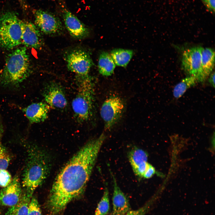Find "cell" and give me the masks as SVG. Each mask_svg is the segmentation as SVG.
I'll use <instances>...</instances> for the list:
<instances>
[{
	"mask_svg": "<svg viewBox=\"0 0 215 215\" xmlns=\"http://www.w3.org/2000/svg\"><path fill=\"white\" fill-rule=\"evenodd\" d=\"M106 137L102 133L88 141L60 171L53 183L48 201L53 214L61 211L83 192Z\"/></svg>",
	"mask_w": 215,
	"mask_h": 215,
	"instance_id": "cell-1",
	"label": "cell"
},
{
	"mask_svg": "<svg viewBox=\"0 0 215 215\" xmlns=\"http://www.w3.org/2000/svg\"><path fill=\"white\" fill-rule=\"evenodd\" d=\"M22 181L26 194L31 197L36 189L42 184L49 174L51 162L48 153L34 148L30 153Z\"/></svg>",
	"mask_w": 215,
	"mask_h": 215,
	"instance_id": "cell-2",
	"label": "cell"
},
{
	"mask_svg": "<svg viewBox=\"0 0 215 215\" xmlns=\"http://www.w3.org/2000/svg\"><path fill=\"white\" fill-rule=\"evenodd\" d=\"M25 47H19L7 56L0 76V84L4 87H17L29 76L30 62Z\"/></svg>",
	"mask_w": 215,
	"mask_h": 215,
	"instance_id": "cell-3",
	"label": "cell"
},
{
	"mask_svg": "<svg viewBox=\"0 0 215 215\" xmlns=\"http://www.w3.org/2000/svg\"><path fill=\"white\" fill-rule=\"evenodd\" d=\"M78 91L72 102V108L77 120L80 123L91 119L95 104L94 84L90 76L76 77Z\"/></svg>",
	"mask_w": 215,
	"mask_h": 215,
	"instance_id": "cell-4",
	"label": "cell"
},
{
	"mask_svg": "<svg viewBox=\"0 0 215 215\" xmlns=\"http://www.w3.org/2000/svg\"><path fill=\"white\" fill-rule=\"evenodd\" d=\"M22 21L12 11H7L0 17V47L10 49L22 43Z\"/></svg>",
	"mask_w": 215,
	"mask_h": 215,
	"instance_id": "cell-5",
	"label": "cell"
},
{
	"mask_svg": "<svg viewBox=\"0 0 215 215\" xmlns=\"http://www.w3.org/2000/svg\"><path fill=\"white\" fill-rule=\"evenodd\" d=\"M65 60L68 69L76 74V77L89 76L93 63L89 53L84 49L77 48L70 51L65 55Z\"/></svg>",
	"mask_w": 215,
	"mask_h": 215,
	"instance_id": "cell-6",
	"label": "cell"
},
{
	"mask_svg": "<svg viewBox=\"0 0 215 215\" xmlns=\"http://www.w3.org/2000/svg\"><path fill=\"white\" fill-rule=\"evenodd\" d=\"M124 108L123 101L118 96L112 95L105 101L101 108L100 115L106 130L111 129L119 120Z\"/></svg>",
	"mask_w": 215,
	"mask_h": 215,
	"instance_id": "cell-7",
	"label": "cell"
},
{
	"mask_svg": "<svg viewBox=\"0 0 215 215\" xmlns=\"http://www.w3.org/2000/svg\"><path fill=\"white\" fill-rule=\"evenodd\" d=\"M202 47H195L184 50L182 54V67L189 76L194 77L198 82L205 81L201 67V56Z\"/></svg>",
	"mask_w": 215,
	"mask_h": 215,
	"instance_id": "cell-8",
	"label": "cell"
},
{
	"mask_svg": "<svg viewBox=\"0 0 215 215\" xmlns=\"http://www.w3.org/2000/svg\"><path fill=\"white\" fill-rule=\"evenodd\" d=\"M35 24L42 33L55 35L62 33L63 27L60 19L52 13L42 10L34 11Z\"/></svg>",
	"mask_w": 215,
	"mask_h": 215,
	"instance_id": "cell-9",
	"label": "cell"
},
{
	"mask_svg": "<svg viewBox=\"0 0 215 215\" xmlns=\"http://www.w3.org/2000/svg\"><path fill=\"white\" fill-rule=\"evenodd\" d=\"M42 94L45 102L50 107L63 109L67 105L64 90L57 82L51 81L46 84Z\"/></svg>",
	"mask_w": 215,
	"mask_h": 215,
	"instance_id": "cell-10",
	"label": "cell"
},
{
	"mask_svg": "<svg viewBox=\"0 0 215 215\" xmlns=\"http://www.w3.org/2000/svg\"><path fill=\"white\" fill-rule=\"evenodd\" d=\"M62 15L65 27L73 37L82 39L89 33L88 28L75 15L66 9H63Z\"/></svg>",
	"mask_w": 215,
	"mask_h": 215,
	"instance_id": "cell-11",
	"label": "cell"
},
{
	"mask_svg": "<svg viewBox=\"0 0 215 215\" xmlns=\"http://www.w3.org/2000/svg\"><path fill=\"white\" fill-rule=\"evenodd\" d=\"M22 42L27 47L40 49L44 42L42 33L35 24L22 21Z\"/></svg>",
	"mask_w": 215,
	"mask_h": 215,
	"instance_id": "cell-12",
	"label": "cell"
},
{
	"mask_svg": "<svg viewBox=\"0 0 215 215\" xmlns=\"http://www.w3.org/2000/svg\"><path fill=\"white\" fill-rule=\"evenodd\" d=\"M22 197V189L18 176L12 179L10 183L0 191V203L11 207L17 204Z\"/></svg>",
	"mask_w": 215,
	"mask_h": 215,
	"instance_id": "cell-13",
	"label": "cell"
},
{
	"mask_svg": "<svg viewBox=\"0 0 215 215\" xmlns=\"http://www.w3.org/2000/svg\"><path fill=\"white\" fill-rule=\"evenodd\" d=\"M128 157L135 174L139 178H143L148 163L147 153L140 148L135 147L129 151Z\"/></svg>",
	"mask_w": 215,
	"mask_h": 215,
	"instance_id": "cell-14",
	"label": "cell"
},
{
	"mask_svg": "<svg viewBox=\"0 0 215 215\" xmlns=\"http://www.w3.org/2000/svg\"><path fill=\"white\" fill-rule=\"evenodd\" d=\"M50 107L45 102L31 104L23 108V111L30 124L43 122L48 117Z\"/></svg>",
	"mask_w": 215,
	"mask_h": 215,
	"instance_id": "cell-15",
	"label": "cell"
},
{
	"mask_svg": "<svg viewBox=\"0 0 215 215\" xmlns=\"http://www.w3.org/2000/svg\"><path fill=\"white\" fill-rule=\"evenodd\" d=\"M111 175L113 184L112 215L123 214L130 210L129 201L118 185L114 176Z\"/></svg>",
	"mask_w": 215,
	"mask_h": 215,
	"instance_id": "cell-16",
	"label": "cell"
},
{
	"mask_svg": "<svg viewBox=\"0 0 215 215\" xmlns=\"http://www.w3.org/2000/svg\"><path fill=\"white\" fill-rule=\"evenodd\" d=\"M215 64V51L210 48H202L201 56V67L203 79L205 81L212 73Z\"/></svg>",
	"mask_w": 215,
	"mask_h": 215,
	"instance_id": "cell-17",
	"label": "cell"
},
{
	"mask_svg": "<svg viewBox=\"0 0 215 215\" xmlns=\"http://www.w3.org/2000/svg\"><path fill=\"white\" fill-rule=\"evenodd\" d=\"M115 66L110 55L108 53L103 52L100 53L98 63V70L100 74L106 76L111 75Z\"/></svg>",
	"mask_w": 215,
	"mask_h": 215,
	"instance_id": "cell-18",
	"label": "cell"
},
{
	"mask_svg": "<svg viewBox=\"0 0 215 215\" xmlns=\"http://www.w3.org/2000/svg\"><path fill=\"white\" fill-rule=\"evenodd\" d=\"M133 54V51L131 50L118 49L113 50L110 55L115 64L126 67Z\"/></svg>",
	"mask_w": 215,
	"mask_h": 215,
	"instance_id": "cell-19",
	"label": "cell"
},
{
	"mask_svg": "<svg viewBox=\"0 0 215 215\" xmlns=\"http://www.w3.org/2000/svg\"><path fill=\"white\" fill-rule=\"evenodd\" d=\"M30 198L26 194L24 195L17 204L10 207L5 215H28Z\"/></svg>",
	"mask_w": 215,
	"mask_h": 215,
	"instance_id": "cell-20",
	"label": "cell"
},
{
	"mask_svg": "<svg viewBox=\"0 0 215 215\" xmlns=\"http://www.w3.org/2000/svg\"><path fill=\"white\" fill-rule=\"evenodd\" d=\"M197 83V80L193 76H188L184 78L174 87L173 90L174 97L176 99L180 98L188 89Z\"/></svg>",
	"mask_w": 215,
	"mask_h": 215,
	"instance_id": "cell-21",
	"label": "cell"
},
{
	"mask_svg": "<svg viewBox=\"0 0 215 215\" xmlns=\"http://www.w3.org/2000/svg\"><path fill=\"white\" fill-rule=\"evenodd\" d=\"M110 210L109 193L108 188L105 187L102 196L99 203L94 215H106Z\"/></svg>",
	"mask_w": 215,
	"mask_h": 215,
	"instance_id": "cell-22",
	"label": "cell"
},
{
	"mask_svg": "<svg viewBox=\"0 0 215 215\" xmlns=\"http://www.w3.org/2000/svg\"><path fill=\"white\" fill-rule=\"evenodd\" d=\"M2 121L0 117V140L3 132ZM10 158L0 143V170L6 169L9 165Z\"/></svg>",
	"mask_w": 215,
	"mask_h": 215,
	"instance_id": "cell-23",
	"label": "cell"
},
{
	"mask_svg": "<svg viewBox=\"0 0 215 215\" xmlns=\"http://www.w3.org/2000/svg\"><path fill=\"white\" fill-rule=\"evenodd\" d=\"M153 199H150L138 209L130 210L125 214L116 215H145L148 211L151 205L153 204Z\"/></svg>",
	"mask_w": 215,
	"mask_h": 215,
	"instance_id": "cell-24",
	"label": "cell"
},
{
	"mask_svg": "<svg viewBox=\"0 0 215 215\" xmlns=\"http://www.w3.org/2000/svg\"><path fill=\"white\" fill-rule=\"evenodd\" d=\"M28 215H42L38 201L34 197L32 198L30 202Z\"/></svg>",
	"mask_w": 215,
	"mask_h": 215,
	"instance_id": "cell-25",
	"label": "cell"
},
{
	"mask_svg": "<svg viewBox=\"0 0 215 215\" xmlns=\"http://www.w3.org/2000/svg\"><path fill=\"white\" fill-rule=\"evenodd\" d=\"M10 173L6 169L0 170V186L4 188L7 186L12 181Z\"/></svg>",
	"mask_w": 215,
	"mask_h": 215,
	"instance_id": "cell-26",
	"label": "cell"
},
{
	"mask_svg": "<svg viewBox=\"0 0 215 215\" xmlns=\"http://www.w3.org/2000/svg\"><path fill=\"white\" fill-rule=\"evenodd\" d=\"M208 12L212 14L215 13V0H201Z\"/></svg>",
	"mask_w": 215,
	"mask_h": 215,
	"instance_id": "cell-27",
	"label": "cell"
},
{
	"mask_svg": "<svg viewBox=\"0 0 215 215\" xmlns=\"http://www.w3.org/2000/svg\"><path fill=\"white\" fill-rule=\"evenodd\" d=\"M156 171L155 168L151 165L148 163L146 170L143 175V178L149 179L153 176L155 174Z\"/></svg>",
	"mask_w": 215,
	"mask_h": 215,
	"instance_id": "cell-28",
	"label": "cell"
},
{
	"mask_svg": "<svg viewBox=\"0 0 215 215\" xmlns=\"http://www.w3.org/2000/svg\"><path fill=\"white\" fill-rule=\"evenodd\" d=\"M215 72L211 73L209 76L208 82L212 87H215Z\"/></svg>",
	"mask_w": 215,
	"mask_h": 215,
	"instance_id": "cell-29",
	"label": "cell"
},
{
	"mask_svg": "<svg viewBox=\"0 0 215 215\" xmlns=\"http://www.w3.org/2000/svg\"><path fill=\"white\" fill-rule=\"evenodd\" d=\"M22 8L25 11L27 10V6L25 0H18Z\"/></svg>",
	"mask_w": 215,
	"mask_h": 215,
	"instance_id": "cell-30",
	"label": "cell"
}]
</instances>
